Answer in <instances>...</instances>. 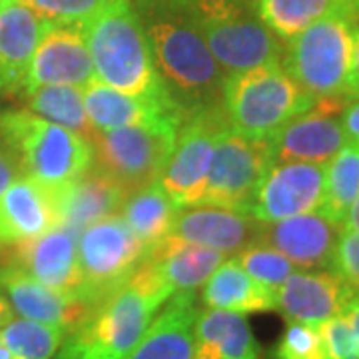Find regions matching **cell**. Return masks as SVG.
Returning <instances> with one entry per match:
<instances>
[{
	"mask_svg": "<svg viewBox=\"0 0 359 359\" xmlns=\"http://www.w3.org/2000/svg\"><path fill=\"white\" fill-rule=\"evenodd\" d=\"M168 96L182 116L222 110L226 72L216 62L188 0H132Z\"/></svg>",
	"mask_w": 359,
	"mask_h": 359,
	"instance_id": "obj_1",
	"label": "cell"
},
{
	"mask_svg": "<svg viewBox=\"0 0 359 359\" xmlns=\"http://www.w3.org/2000/svg\"><path fill=\"white\" fill-rule=\"evenodd\" d=\"M80 28L98 80L124 94L178 110L158 76L150 40L132 0H104Z\"/></svg>",
	"mask_w": 359,
	"mask_h": 359,
	"instance_id": "obj_2",
	"label": "cell"
},
{
	"mask_svg": "<svg viewBox=\"0 0 359 359\" xmlns=\"http://www.w3.org/2000/svg\"><path fill=\"white\" fill-rule=\"evenodd\" d=\"M0 140L11 150L20 174L60 188L94 166L92 142L26 108L0 112Z\"/></svg>",
	"mask_w": 359,
	"mask_h": 359,
	"instance_id": "obj_3",
	"label": "cell"
},
{
	"mask_svg": "<svg viewBox=\"0 0 359 359\" xmlns=\"http://www.w3.org/2000/svg\"><path fill=\"white\" fill-rule=\"evenodd\" d=\"M313 106L316 100L297 86L282 65L228 74L222 92V110L231 132L256 140H268Z\"/></svg>",
	"mask_w": 359,
	"mask_h": 359,
	"instance_id": "obj_4",
	"label": "cell"
},
{
	"mask_svg": "<svg viewBox=\"0 0 359 359\" xmlns=\"http://www.w3.org/2000/svg\"><path fill=\"white\" fill-rule=\"evenodd\" d=\"M205 44L226 74L282 65L283 40L244 0H188Z\"/></svg>",
	"mask_w": 359,
	"mask_h": 359,
	"instance_id": "obj_5",
	"label": "cell"
},
{
	"mask_svg": "<svg viewBox=\"0 0 359 359\" xmlns=\"http://www.w3.org/2000/svg\"><path fill=\"white\" fill-rule=\"evenodd\" d=\"M353 26L355 20L349 16L332 14L309 25L283 44V70L316 102L347 96Z\"/></svg>",
	"mask_w": 359,
	"mask_h": 359,
	"instance_id": "obj_6",
	"label": "cell"
},
{
	"mask_svg": "<svg viewBox=\"0 0 359 359\" xmlns=\"http://www.w3.org/2000/svg\"><path fill=\"white\" fill-rule=\"evenodd\" d=\"M178 120L136 124L112 130H96L90 138L94 166L122 184L132 194L158 182L174 150Z\"/></svg>",
	"mask_w": 359,
	"mask_h": 359,
	"instance_id": "obj_7",
	"label": "cell"
},
{
	"mask_svg": "<svg viewBox=\"0 0 359 359\" xmlns=\"http://www.w3.org/2000/svg\"><path fill=\"white\" fill-rule=\"evenodd\" d=\"M162 299L126 282L98 304L88 320L65 341L88 359H126L150 327Z\"/></svg>",
	"mask_w": 359,
	"mask_h": 359,
	"instance_id": "obj_8",
	"label": "cell"
},
{
	"mask_svg": "<svg viewBox=\"0 0 359 359\" xmlns=\"http://www.w3.org/2000/svg\"><path fill=\"white\" fill-rule=\"evenodd\" d=\"M146 252L148 245L130 230L120 214L92 222L78 233L80 297L90 308H98L102 299L128 282Z\"/></svg>",
	"mask_w": 359,
	"mask_h": 359,
	"instance_id": "obj_9",
	"label": "cell"
},
{
	"mask_svg": "<svg viewBox=\"0 0 359 359\" xmlns=\"http://www.w3.org/2000/svg\"><path fill=\"white\" fill-rule=\"evenodd\" d=\"M228 130L224 110H202L182 118L174 150L158 180L176 208L200 204L214 148Z\"/></svg>",
	"mask_w": 359,
	"mask_h": 359,
	"instance_id": "obj_10",
	"label": "cell"
},
{
	"mask_svg": "<svg viewBox=\"0 0 359 359\" xmlns=\"http://www.w3.org/2000/svg\"><path fill=\"white\" fill-rule=\"evenodd\" d=\"M273 164L269 140L245 138L228 130L216 144L200 204L244 210Z\"/></svg>",
	"mask_w": 359,
	"mask_h": 359,
	"instance_id": "obj_11",
	"label": "cell"
},
{
	"mask_svg": "<svg viewBox=\"0 0 359 359\" xmlns=\"http://www.w3.org/2000/svg\"><path fill=\"white\" fill-rule=\"evenodd\" d=\"M325 186V164L278 162L271 164L245 208L254 218L271 224L320 210Z\"/></svg>",
	"mask_w": 359,
	"mask_h": 359,
	"instance_id": "obj_12",
	"label": "cell"
},
{
	"mask_svg": "<svg viewBox=\"0 0 359 359\" xmlns=\"http://www.w3.org/2000/svg\"><path fill=\"white\" fill-rule=\"evenodd\" d=\"M358 295L332 269H295L276 292V309L285 321L321 325L344 316Z\"/></svg>",
	"mask_w": 359,
	"mask_h": 359,
	"instance_id": "obj_13",
	"label": "cell"
},
{
	"mask_svg": "<svg viewBox=\"0 0 359 359\" xmlns=\"http://www.w3.org/2000/svg\"><path fill=\"white\" fill-rule=\"evenodd\" d=\"M264 222L236 208L214 204H196L180 208L170 236L190 244L218 250L226 256H236L242 250L257 244Z\"/></svg>",
	"mask_w": 359,
	"mask_h": 359,
	"instance_id": "obj_14",
	"label": "cell"
},
{
	"mask_svg": "<svg viewBox=\"0 0 359 359\" xmlns=\"http://www.w3.org/2000/svg\"><path fill=\"white\" fill-rule=\"evenodd\" d=\"M94 78V62L80 25H50L32 54L22 90L48 84L84 88Z\"/></svg>",
	"mask_w": 359,
	"mask_h": 359,
	"instance_id": "obj_15",
	"label": "cell"
},
{
	"mask_svg": "<svg viewBox=\"0 0 359 359\" xmlns=\"http://www.w3.org/2000/svg\"><path fill=\"white\" fill-rule=\"evenodd\" d=\"M0 292L16 316L58 325L66 334L78 330L94 311L78 295L52 290L14 264L0 268Z\"/></svg>",
	"mask_w": 359,
	"mask_h": 359,
	"instance_id": "obj_16",
	"label": "cell"
},
{
	"mask_svg": "<svg viewBox=\"0 0 359 359\" xmlns=\"http://www.w3.org/2000/svg\"><path fill=\"white\" fill-rule=\"evenodd\" d=\"M341 226L321 212H308L292 218L264 224L257 244L278 250L299 269H325L332 266Z\"/></svg>",
	"mask_w": 359,
	"mask_h": 359,
	"instance_id": "obj_17",
	"label": "cell"
},
{
	"mask_svg": "<svg viewBox=\"0 0 359 359\" xmlns=\"http://www.w3.org/2000/svg\"><path fill=\"white\" fill-rule=\"evenodd\" d=\"M58 226V188L18 176L0 194V245L22 244Z\"/></svg>",
	"mask_w": 359,
	"mask_h": 359,
	"instance_id": "obj_18",
	"label": "cell"
},
{
	"mask_svg": "<svg viewBox=\"0 0 359 359\" xmlns=\"http://www.w3.org/2000/svg\"><path fill=\"white\" fill-rule=\"evenodd\" d=\"M78 233L72 228L58 226L34 240L16 244L13 264L52 290L80 297Z\"/></svg>",
	"mask_w": 359,
	"mask_h": 359,
	"instance_id": "obj_19",
	"label": "cell"
},
{
	"mask_svg": "<svg viewBox=\"0 0 359 359\" xmlns=\"http://www.w3.org/2000/svg\"><path fill=\"white\" fill-rule=\"evenodd\" d=\"M269 140L273 164L278 162H313L327 164L347 142L341 120L320 106L292 118Z\"/></svg>",
	"mask_w": 359,
	"mask_h": 359,
	"instance_id": "obj_20",
	"label": "cell"
},
{
	"mask_svg": "<svg viewBox=\"0 0 359 359\" xmlns=\"http://www.w3.org/2000/svg\"><path fill=\"white\" fill-rule=\"evenodd\" d=\"M48 26L16 0L0 8V92L22 90L32 54Z\"/></svg>",
	"mask_w": 359,
	"mask_h": 359,
	"instance_id": "obj_21",
	"label": "cell"
},
{
	"mask_svg": "<svg viewBox=\"0 0 359 359\" xmlns=\"http://www.w3.org/2000/svg\"><path fill=\"white\" fill-rule=\"evenodd\" d=\"M198 311L196 292L174 294L126 359H192Z\"/></svg>",
	"mask_w": 359,
	"mask_h": 359,
	"instance_id": "obj_22",
	"label": "cell"
},
{
	"mask_svg": "<svg viewBox=\"0 0 359 359\" xmlns=\"http://www.w3.org/2000/svg\"><path fill=\"white\" fill-rule=\"evenodd\" d=\"M126 196L128 192L122 184L92 166L80 178L58 188L60 226L82 231L92 222L118 214Z\"/></svg>",
	"mask_w": 359,
	"mask_h": 359,
	"instance_id": "obj_23",
	"label": "cell"
},
{
	"mask_svg": "<svg viewBox=\"0 0 359 359\" xmlns=\"http://www.w3.org/2000/svg\"><path fill=\"white\" fill-rule=\"evenodd\" d=\"M82 96H84L86 114L94 130L152 124V122H162V120L182 122V114L174 106L124 94L120 90L104 84L98 78L90 80L82 88Z\"/></svg>",
	"mask_w": 359,
	"mask_h": 359,
	"instance_id": "obj_24",
	"label": "cell"
},
{
	"mask_svg": "<svg viewBox=\"0 0 359 359\" xmlns=\"http://www.w3.org/2000/svg\"><path fill=\"white\" fill-rule=\"evenodd\" d=\"M144 257L154 266L156 273L172 290V294H178L202 287L228 256L168 233L164 240L148 248Z\"/></svg>",
	"mask_w": 359,
	"mask_h": 359,
	"instance_id": "obj_25",
	"label": "cell"
},
{
	"mask_svg": "<svg viewBox=\"0 0 359 359\" xmlns=\"http://www.w3.org/2000/svg\"><path fill=\"white\" fill-rule=\"evenodd\" d=\"M192 359H259V346L245 316L210 308L198 311Z\"/></svg>",
	"mask_w": 359,
	"mask_h": 359,
	"instance_id": "obj_26",
	"label": "cell"
},
{
	"mask_svg": "<svg viewBox=\"0 0 359 359\" xmlns=\"http://www.w3.org/2000/svg\"><path fill=\"white\" fill-rule=\"evenodd\" d=\"M205 308L233 313H264L276 309V292L256 282L238 259L226 257L202 285Z\"/></svg>",
	"mask_w": 359,
	"mask_h": 359,
	"instance_id": "obj_27",
	"label": "cell"
},
{
	"mask_svg": "<svg viewBox=\"0 0 359 359\" xmlns=\"http://www.w3.org/2000/svg\"><path fill=\"white\" fill-rule=\"evenodd\" d=\"M178 210L160 182H152L128 194L118 214L144 244L152 248L170 233Z\"/></svg>",
	"mask_w": 359,
	"mask_h": 359,
	"instance_id": "obj_28",
	"label": "cell"
},
{
	"mask_svg": "<svg viewBox=\"0 0 359 359\" xmlns=\"http://www.w3.org/2000/svg\"><path fill=\"white\" fill-rule=\"evenodd\" d=\"M22 100L26 110L58 126L72 130L88 140L96 132L86 114L80 86H66V84L36 86V88L22 90Z\"/></svg>",
	"mask_w": 359,
	"mask_h": 359,
	"instance_id": "obj_29",
	"label": "cell"
},
{
	"mask_svg": "<svg viewBox=\"0 0 359 359\" xmlns=\"http://www.w3.org/2000/svg\"><path fill=\"white\" fill-rule=\"evenodd\" d=\"M359 194V144L346 142L325 164L323 200L318 212L344 228L347 212Z\"/></svg>",
	"mask_w": 359,
	"mask_h": 359,
	"instance_id": "obj_30",
	"label": "cell"
},
{
	"mask_svg": "<svg viewBox=\"0 0 359 359\" xmlns=\"http://www.w3.org/2000/svg\"><path fill=\"white\" fill-rule=\"evenodd\" d=\"M0 332L6 347L16 358L22 359H52L68 335L58 325L26 320L20 316H13L4 325H0Z\"/></svg>",
	"mask_w": 359,
	"mask_h": 359,
	"instance_id": "obj_31",
	"label": "cell"
},
{
	"mask_svg": "<svg viewBox=\"0 0 359 359\" xmlns=\"http://www.w3.org/2000/svg\"><path fill=\"white\" fill-rule=\"evenodd\" d=\"M233 257L256 282L269 287L271 292H278V287L297 269L283 254L264 244L250 245Z\"/></svg>",
	"mask_w": 359,
	"mask_h": 359,
	"instance_id": "obj_32",
	"label": "cell"
},
{
	"mask_svg": "<svg viewBox=\"0 0 359 359\" xmlns=\"http://www.w3.org/2000/svg\"><path fill=\"white\" fill-rule=\"evenodd\" d=\"M273 359H330L320 325L287 321L273 349Z\"/></svg>",
	"mask_w": 359,
	"mask_h": 359,
	"instance_id": "obj_33",
	"label": "cell"
},
{
	"mask_svg": "<svg viewBox=\"0 0 359 359\" xmlns=\"http://www.w3.org/2000/svg\"><path fill=\"white\" fill-rule=\"evenodd\" d=\"M50 25H82L104 0H16Z\"/></svg>",
	"mask_w": 359,
	"mask_h": 359,
	"instance_id": "obj_34",
	"label": "cell"
},
{
	"mask_svg": "<svg viewBox=\"0 0 359 359\" xmlns=\"http://www.w3.org/2000/svg\"><path fill=\"white\" fill-rule=\"evenodd\" d=\"M330 359H359V335L346 316H335L320 325Z\"/></svg>",
	"mask_w": 359,
	"mask_h": 359,
	"instance_id": "obj_35",
	"label": "cell"
},
{
	"mask_svg": "<svg viewBox=\"0 0 359 359\" xmlns=\"http://www.w3.org/2000/svg\"><path fill=\"white\" fill-rule=\"evenodd\" d=\"M330 269L359 294V231L341 230Z\"/></svg>",
	"mask_w": 359,
	"mask_h": 359,
	"instance_id": "obj_36",
	"label": "cell"
},
{
	"mask_svg": "<svg viewBox=\"0 0 359 359\" xmlns=\"http://www.w3.org/2000/svg\"><path fill=\"white\" fill-rule=\"evenodd\" d=\"M346 94L351 100L359 98V22L353 26V44H351V62H349Z\"/></svg>",
	"mask_w": 359,
	"mask_h": 359,
	"instance_id": "obj_37",
	"label": "cell"
},
{
	"mask_svg": "<svg viewBox=\"0 0 359 359\" xmlns=\"http://www.w3.org/2000/svg\"><path fill=\"white\" fill-rule=\"evenodd\" d=\"M18 176H22L20 168L16 164L14 156L11 154V150L4 146V142L0 140V194L4 192Z\"/></svg>",
	"mask_w": 359,
	"mask_h": 359,
	"instance_id": "obj_38",
	"label": "cell"
},
{
	"mask_svg": "<svg viewBox=\"0 0 359 359\" xmlns=\"http://www.w3.org/2000/svg\"><path fill=\"white\" fill-rule=\"evenodd\" d=\"M341 128L346 132L347 142L359 144V98H353L341 110Z\"/></svg>",
	"mask_w": 359,
	"mask_h": 359,
	"instance_id": "obj_39",
	"label": "cell"
},
{
	"mask_svg": "<svg viewBox=\"0 0 359 359\" xmlns=\"http://www.w3.org/2000/svg\"><path fill=\"white\" fill-rule=\"evenodd\" d=\"M344 230L359 231V194L358 198H355V202L349 208V212H347L346 222H344Z\"/></svg>",
	"mask_w": 359,
	"mask_h": 359,
	"instance_id": "obj_40",
	"label": "cell"
},
{
	"mask_svg": "<svg viewBox=\"0 0 359 359\" xmlns=\"http://www.w3.org/2000/svg\"><path fill=\"white\" fill-rule=\"evenodd\" d=\"M52 359H88V358H86L82 351H78L76 347L70 346L68 341H65V344H62V347L56 351V355H54Z\"/></svg>",
	"mask_w": 359,
	"mask_h": 359,
	"instance_id": "obj_41",
	"label": "cell"
},
{
	"mask_svg": "<svg viewBox=\"0 0 359 359\" xmlns=\"http://www.w3.org/2000/svg\"><path fill=\"white\" fill-rule=\"evenodd\" d=\"M344 316H346L347 321L351 323V327L355 330V334L359 335V295L351 302V306L347 308V311Z\"/></svg>",
	"mask_w": 359,
	"mask_h": 359,
	"instance_id": "obj_42",
	"label": "cell"
},
{
	"mask_svg": "<svg viewBox=\"0 0 359 359\" xmlns=\"http://www.w3.org/2000/svg\"><path fill=\"white\" fill-rule=\"evenodd\" d=\"M13 316L14 311L13 308H11V304H8V299H6V297L2 295V292H0V325H4Z\"/></svg>",
	"mask_w": 359,
	"mask_h": 359,
	"instance_id": "obj_43",
	"label": "cell"
},
{
	"mask_svg": "<svg viewBox=\"0 0 359 359\" xmlns=\"http://www.w3.org/2000/svg\"><path fill=\"white\" fill-rule=\"evenodd\" d=\"M16 355H14L13 351L6 347V344H4V337H2V332H0V359H14Z\"/></svg>",
	"mask_w": 359,
	"mask_h": 359,
	"instance_id": "obj_44",
	"label": "cell"
},
{
	"mask_svg": "<svg viewBox=\"0 0 359 359\" xmlns=\"http://www.w3.org/2000/svg\"><path fill=\"white\" fill-rule=\"evenodd\" d=\"M8 2H13V0H0V8H2V6H6Z\"/></svg>",
	"mask_w": 359,
	"mask_h": 359,
	"instance_id": "obj_45",
	"label": "cell"
}]
</instances>
